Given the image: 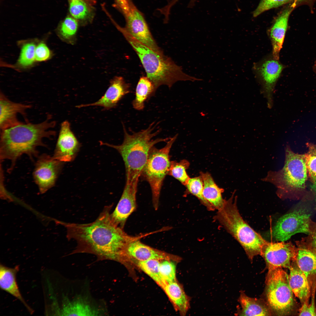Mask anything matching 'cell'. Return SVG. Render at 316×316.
Returning a JSON list of instances; mask_svg holds the SVG:
<instances>
[{
    "instance_id": "obj_1",
    "label": "cell",
    "mask_w": 316,
    "mask_h": 316,
    "mask_svg": "<svg viewBox=\"0 0 316 316\" xmlns=\"http://www.w3.org/2000/svg\"><path fill=\"white\" fill-rule=\"evenodd\" d=\"M113 205L106 206L93 222L85 224L63 223L68 239L76 241L74 253H91L100 258L117 260L124 257L125 250L130 241L142 237L129 236L111 220L110 212Z\"/></svg>"
},
{
    "instance_id": "obj_2",
    "label": "cell",
    "mask_w": 316,
    "mask_h": 316,
    "mask_svg": "<svg viewBox=\"0 0 316 316\" xmlns=\"http://www.w3.org/2000/svg\"><path fill=\"white\" fill-rule=\"evenodd\" d=\"M56 124V122L49 115L40 123L22 122L0 131V159L11 160V165L9 171L12 170L16 160L23 154H27L32 159L37 157V147L45 146L43 139L52 138L55 135L56 132L51 129Z\"/></svg>"
},
{
    "instance_id": "obj_3",
    "label": "cell",
    "mask_w": 316,
    "mask_h": 316,
    "mask_svg": "<svg viewBox=\"0 0 316 316\" xmlns=\"http://www.w3.org/2000/svg\"><path fill=\"white\" fill-rule=\"evenodd\" d=\"M157 125L153 122L147 128L130 134L127 132L122 123L124 139L121 144L115 145L100 142L101 145L115 149L121 155L125 165L126 182H138L151 148L155 144L161 142H167L169 139L170 138H166L152 139L161 131L160 129L153 131Z\"/></svg>"
},
{
    "instance_id": "obj_4",
    "label": "cell",
    "mask_w": 316,
    "mask_h": 316,
    "mask_svg": "<svg viewBox=\"0 0 316 316\" xmlns=\"http://www.w3.org/2000/svg\"><path fill=\"white\" fill-rule=\"evenodd\" d=\"M116 28L124 36L138 55L146 73L147 76L157 89L162 85L169 88L178 81H201V79L185 73L182 67L169 57L160 54L134 38L117 25Z\"/></svg>"
},
{
    "instance_id": "obj_5",
    "label": "cell",
    "mask_w": 316,
    "mask_h": 316,
    "mask_svg": "<svg viewBox=\"0 0 316 316\" xmlns=\"http://www.w3.org/2000/svg\"><path fill=\"white\" fill-rule=\"evenodd\" d=\"M235 193L225 200L214 218L239 243L252 260L255 256L260 255L262 247L267 241L243 219L238 209Z\"/></svg>"
},
{
    "instance_id": "obj_6",
    "label": "cell",
    "mask_w": 316,
    "mask_h": 316,
    "mask_svg": "<svg viewBox=\"0 0 316 316\" xmlns=\"http://www.w3.org/2000/svg\"><path fill=\"white\" fill-rule=\"evenodd\" d=\"M307 172L304 155L294 153L287 146L283 167L278 171H269L262 180L274 185L277 196L283 199L304 189Z\"/></svg>"
},
{
    "instance_id": "obj_7",
    "label": "cell",
    "mask_w": 316,
    "mask_h": 316,
    "mask_svg": "<svg viewBox=\"0 0 316 316\" xmlns=\"http://www.w3.org/2000/svg\"><path fill=\"white\" fill-rule=\"evenodd\" d=\"M267 304L276 315H288L294 305L293 293L289 283L288 275L278 268L268 269L266 280Z\"/></svg>"
},
{
    "instance_id": "obj_8",
    "label": "cell",
    "mask_w": 316,
    "mask_h": 316,
    "mask_svg": "<svg viewBox=\"0 0 316 316\" xmlns=\"http://www.w3.org/2000/svg\"><path fill=\"white\" fill-rule=\"evenodd\" d=\"M178 135L170 138L163 147L159 149L154 146L151 148L142 173L150 186L155 210L158 208L162 185L170 165V150Z\"/></svg>"
},
{
    "instance_id": "obj_9",
    "label": "cell",
    "mask_w": 316,
    "mask_h": 316,
    "mask_svg": "<svg viewBox=\"0 0 316 316\" xmlns=\"http://www.w3.org/2000/svg\"><path fill=\"white\" fill-rule=\"evenodd\" d=\"M310 216L307 208H296L279 219L270 231V237L277 241H284L298 233L308 234Z\"/></svg>"
},
{
    "instance_id": "obj_10",
    "label": "cell",
    "mask_w": 316,
    "mask_h": 316,
    "mask_svg": "<svg viewBox=\"0 0 316 316\" xmlns=\"http://www.w3.org/2000/svg\"><path fill=\"white\" fill-rule=\"evenodd\" d=\"M123 16L126 22L124 28L129 34L156 53L164 55L153 38L143 14L134 4Z\"/></svg>"
},
{
    "instance_id": "obj_11",
    "label": "cell",
    "mask_w": 316,
    "mask_h": 316,
    "mask_svg": "<svg viewBox=\"0 0 316 316\" xmlns=\"http://www.w3.org/2000/svg\"><path fill=\"white\" fill-rule=\"evenodd\" d=\"M297 248L291 242H267L261 249L260 255L264 259L268 269H289L292 261L296 260Z\"/></svg>"
},
{
    "instance_id": "obj_12",
    "label": "cell",
    "mask_w": 316,
    "mask_h": 316,
    "mask_svg": "<svg viewBox=\"0 0 316 316\" xmlns=\"http://www.w3.org/2000/svg\"><path fill=\"white\" fill-rule=\"evenodd\" d=\"M63 163L45 154L38 157L33 176L40 193H44L54 186L62 169Z\"/></svg>"
},
{
    "instance_id": "obj_13",
    "label": "cell",
    "mask_w": 316,
    "mask_h": 316,
    "mask_svg": "<svg viewBox=\"0 0 316 316\" xmlns=\"http://www.w3.org/2000/svg\"><path fill=\"white\" fill-rule=\"evenodd\" d=\"M80 147V143L71 130L69 122H63L53 157L63 162H71L76 157Z\"/></svg>"
},
{
    "instance_id": "obj_14",
    "label": "cell",
    "mask_w": 316,
    "mask_h": 316,
    "mask_svg": "<svg viewBox=\"0 0 316 316\" xmlns=\"http://www.w3.org/2000/svg\"><path fill=\"white\" fill-rule=\"evenodd\" d=\"M278 60L274 58L266 60L257 69L261 82L262 92L269 108L272 107L275 86L284 68L283 65Z\"/></svg>"
},
{
    "instance_id": "obj_15",
    "label": "cell",
    "mask_w": 316,
    "mask_h": 316,
    "mask_svg": "<svg viewBox=\"0 0 316 316\" xmlns=\"http://www.w3.org/2000/svg\"><path fill=\"white\" fill-rule=\"evenodd\" d=\"M138 183L126 182L120 200L115 210L110 214L112 221L123 229L128 218L136 208Z\"/></svg>"
},
{
    "instance_id": "obj_16",
    "label": "cell",
    "mask_w": 316,
    "mask_h": 316,
    "mask_svg": "<svg viewBox=\"0 0 316 316\" xmlns=\"http://www.w3.org/2000/svg\"><path fill=\"white\" fill-rule=\"evenodd\" d=\"M130 92V85L126 82L123 77L116 76L110 80L108 88L98 101L92 103L77 105L76 107L80 108L98 106L103 107L104 110L110 109L116 107L119 101Z\"/></svg>"
},
{
    "instance_id": "obj_17",
    "label": "cell",
    "mask_w": 316,
    "mask_h": 316,
    "mask_svg": "<svg viewBox=\"0 0 316 316\" xmlns=\"http://www.w3.org/2000/svg\"><path fill=\"white\" fill-rule=\"evenodd\" d=\"M140 238L129 242L126 246L125 256L133 258L138 262L150 260H179L180 258L156 249L141 242Z\"/></svg>"
},
{
    "instance_id": "obj_18",
    "label": "cell",
    "mask_w": 316,
    "mask_h": 316,
    "mask_svg": "<svg viewBox=\"0 0 316 316\" xmlns=\"http://www.w3.org/2000/svg\"><path fill=\"white\" fill-rule=\"evenodd\" d=\"M296 7L293 2L284 9L276 18L270 29L269 36L272 46L274 59L278 60L279 54L287 29L289 16Z\"/></svg>"
},
{
    "instance_id": "obj_19",
    "label": "cell",
    "mask_w": 316,
    "mask_h": 316,
    "mask_svg": "<svg viewBox=\"0 0 316 316\" xmlns=\"http://www.w3.org/2000/svg\"><path fill=\"white\" fill-rule=\"evenodd\" d=\"M0 131L18 125L22 123L17 118L18 114L25 117L26 111L30 105L13 102L1 93L0 94Z\"/></svg>"
},
{
    "instance_id": "obj_20",
    "label": "cell",
    "mask_w": 316,
    "mask_h": 316,
    "mask_svg": "<svg viewBox=\"0 0 316 316\" xmlns=\"http://www.w3.org/2000/svg\"><path fill=\"white\" fill-rule=\"evenodd\" d=\"M19 269L18 266L14 268L7 267L1 264L0 266V287L20 300L31 313L32 309L26 303L19 290L16 280V275Z\"/></svg>"
},
{
    "instance_id": "obj_21",
    "label": "cell",
    "mask_w": 316,
    "mask_h": 316,
    "mask_svg": "<svg viewBox=\"0 0 316 316\" xmlns=\"http://www.w3.org/2000/svg\"><path fill=\"white\" fill-rule=\"evenodd\" d=\"M289 269V283L293 294L303 303L308 302L310 294L308 279L297 265L291 264Z\"/></svg>"
},
{
    "instance_id": "obj_22",
    "label": "cell",
    "mask_w": 316,
    "mask_h": 316,
    "mask_svg": "<svg viewBox=\"0 0 316 316\" xmlns=\"http://www.w3.org/2000/svg\"><path fill=\"white\" fill-rule=\"evenodd\" d=\"M297 253L296 262L299 269L308 279L316 275V255L307 246L304 238L296 242Z\"/></svg>"
},
{
    "instance_id": "obj_23",
    "label": "cell",
    "mask_w": 316,
    "mask_h": 316,
    "mask_svg": "<svg viewBox=\"0 0 316 316\" xmlns=\"http://www.w3.org/2000/svg\"><path fill=\"white\" fill-rule=\"evenodd\" d=\"M200 176L203 183V197L215 209H219L226 200L222 195L223 190L217 185L209 173L201 172Z\"/></svg>"
},
{
    "instance_id": "obj_24",
    "label": "cell",
    "mask_w": 316,
    "mask_h": 316,
    "mask_svg": "<svg viewBox=\"0 0 316 316\" xmlns=\"http://www.w3.org/2000/svg\"><path fill=\"white\" fill-rule=\"evenodd\" d=\"M163 289L176 309L185 315L190 308V298L182 286L175 281L167 283Z\"/></svg>"
},
{
    "instance_id": "obj_25",
    "label": "cell",
    "mask_w": 316,
    "mask_h": 316,
    "mask_svg": "<svg viewBox=\"0 0 316 316\" xmlns=\"http://www.w3.org/2000/svg\"><path fill=\"white\" fill-rule=\"evenodd\" d=\"M68 2L69 15L76 20L79 25L84 26L92 23L95 15L94 6L81 0Z\"/></svg>"
},
{
    "instance_id": "obj_26",
    "label": "cell",
    "mask_w": 316,
    "mask_h": 316,
    "mask_svg": "<svg viewBox=\"0 0 316 316\" xmlns=\"http://www.w3.org/2000/svg\"><path fill=\"white\" fill-rule=\"evenodd\" d=\"M60 313L61 315L91 316L98 315L99 310L80 298L72 300L65 299Z\"/></svg>"
},
{
    "instance_id": "obj_27",
    "label": "cell",
    "mask_w": 316,
    "mask_h": 316,
    "mask_svg": "<svg viewBox=\"0 0 316 316\" xmlns=\"http://www.w3.org/2000/svg\"><path fill=\"white\" fill-rule=\"evenodd\" d=\"M242 310L241 316H270L271 310L269 307L260 300L249 297L243 292L239 298Z\"/></svg>"
},
{
    "instance_id": "obj_28",
    "label": "cell",
    "mask_w": 316,
    "mask_h": 316,
    "mask_svg": "<svg viewBox=\"0 0 316 316\" xmlns=\"http://www.w3.org/2000/svg\"><path fill=\"white\" fill-rule=\"evenodd\" d=\"M156 91L153 84L147 76L140 77L136 86L135 97L132 102L133 108L137 110H142L145 102L154 95Z\"/></svg>"
},
{
    "instance_id": "obj_29",
    "label": "cell",
    "mask_w": 316,
    "mask_h": 316,
    "mask_svg": "<svg viewBox=\"0 0 316 316\" xmlns=\"http://www.w3.org/2000/svg\"><path fill=\"white\" fill-rule=\"evenodd\" d=\"M79 25L76 20L68 15L59 24L58 28L59 34L63 40L71 44H74L77 40V34Z\"/></svg>"
},
{
    "instance_id": "obj_30",
    "label": "cell",
    "mask_w": 316,
    "mask_h": 316,
    "mask_svg": "<svg viewBox=\"0 0 316 316\" xmlns=\"http://www.w3.org/2000/svg\"><path fill=\"white\" fill-rule=\"evenodd\" d=\"M159 262L155 259L138 262V267L163 288L167 283L163 279L159 270Z\"/></svg>"
},
{
    "instance_id": "obj_31",
    "label": "cell",
    "mask_w": 316,
    "mask_h": 316,
    "mask_svg": "<svg viewBox=\"0 0 316 316\" xmlns=\"http://www.w3.org/2000/svg\"><path fill=\"white\" fill-rule=\"evenodd\" d=\"M185 186L188 192L196 197L209 210L214 211L215 210L203 197V183L200 176L190 178Z\"/></svg>"
},
{
    "instance_id": "obj_32",
    "label": "cell",
    "mask_w": 316,
    "mask_h": 316,
    "mask_svg": "<svg viewBox=\"0 0 316 316\" xmlns=\"http://www.w3.org/2000/svg\"><path fill=\"white\" fill-rule=\"evenodd\" d=\"M189 162L186 160H183L178 162L171 161L168 175L173 176L182 184L186 186L190 178L186 172V170L189 167Z\"/></svg>"
},
{
    "instance_id": "obj_33",
    "label": "cell",
    "mask_w": 316,
    "mask_h": 316,
    "mask_svg": "<svg viewBox=\"0 0 316 316\" xmlns=\"http://www.w3.org/2000/svg\"><path fill=\"white\" fill-rule=\"evenodd\" d=\"M35 46L34 43L29 42L22 47L18 59L19 64L23 67L32 65L35 59Z\"/></svg>"
},
{
    "instance_id": "obj_34",
    "label": "cell",
    "mask_w": 316,
    "mask_h": 316,
    "mask_svg": "<svg viewBox=\"0 0 316 316\" xmlns=\"http://www.w3.org/2000/svg\"><path fill=\"white\" fill-rule=\"evenodd\" d=\"M308 152L304 154L305 164L309 175L313 181L316 180V144L307 143Z\"/></svg>"
},
{
    "instance_id": "obj_35",
    "label": "cell",
    "mask_w": 316,
    "mask_h": 316,
    "mask_svg": "<svg viewBox=\"0 0 316 316\" xmlns=\"http://www.w3.org/2000/svg\"><path fill=\"white\" fill-rule=\"evenodd\" d=\"M173 260H165L160 263L159 270L163 279L166 283L176 281V265Z\"/></svg>"
},
{
    "instance_id": "obj_36",
    "label": "cell",
    "mask_w": 316,
    "mask_h": 316,
    "mask_svg": "<svg viewBox=\"0 0 316 316\" xmlns=\"http://www.w3.org/2000/svg\"><path fill=\"white\" fill-rule=\"evenodd\" d=\"M294 0H261L253 13V16L256 17L266 11L276 8L284 5L290 3Z\"/></svg>"
},
{
    "instance_id": "obj_37",
    "label": "cell",
    "mask_w": 316,
    "mask_h": 316,
    "mask_svg": "<svg viewBox=\"0 0 316 316\" xmlns=\"http://www.w3.org/2000/svg\"><path fill=\"white\" fill-rule=\"evenodd\" d=\"M308 236L304 238L308 247L316 255V222L311 219Z\"/></svg>"
},
{
    "instance_id": "obj_38",
    "label": "cell",
    "mask_w": 316,
    "mask_h": 316,
    "mask_svg": "<svg viewBox=\"0 0 316 316\" xmlns=\"http://www.w3.org/2000/svg\"><path fill=\"white\" fill-rule=\"evenodd\" d=\"M50 50L45 44L41 43L36 47L35 49V59L38 61H44L50 57Z\"/></svg>"
},
{
    "instance_id": "obj_39",
    "label": "cell",
    "mask_w": 316,
    "mask_h": 316,
    "mask_svg": "<svg viewBox=\"0 0 316 316\" xmlns=\"http://www.w3.org/2000/svg\"><path fill=\"white\" fill-rule=\"evenodd\" d=\"M303 303L299 310V316H316V309L314 298L312 299L310 304H308V302H304Z\"/></svg>"
},
{
    "instance_id": "obj_40",
    "label": "cell",
    "mask_w": 316,
    "mask_h": 316,
    "mask_svg": "<svg viewBox=\"0 0 316 316\" xmlns=\"http://www.w3.org/2000/svg\"><path fill=\"white\" fill-rule=\"evenodd\" d=\"M115 7L124 15L130 10L133 4L131 0H114Z\"/></svg>"
},
{
    "instance_id": "obj_41",
    "label": "cell",
    "mask_w": 316,
    "mask_h": 316,
    "mask_svg": "<svg viewBox=\"0 0 316 316\" xmlns=\"http://www.w3.org/2000/svg\"><path fill=\"white\" fill-rule=\"evenodd\" d=\"M296 7L302 5H306L312 10V8L316 0H294L293 2Z\"/></svg>"
},
{
    "instance_id": "obj_42",
    "label": "cell",
    "mask_w": 316,
    "mask_h": 316,
    "mask_svg": "<svg viewBox=\"0 0 316 316\" xmlns=\"http://www.w3.org/2000/svg\"><path fill=\"white\" fill-rule=\"evenodd\" d=\"M313 182V183L311 186L310 188L314 193L316 200V180Z\"/></svg>"
},
{
    "instance_id": "obj_43",
    "label": "cell",
    "mask_w": 316,
    "mask_h": 316,
    "mask_svg": "<svg viewBox=\"0 0 316 316\" xmlns=\"http://www.w3.org/2000/svg\"><path fill=\"white\" fill-rule=\"evenodd\" d=\"M68 0V1H72V0ZM83 0V1H85L86 2L88 3L89 4H91V5H93V6H94V5H95L96 3V2H97L96 0Z\"/></svg>"
},
{
    "instance_id": "obj_44",
    "label": "cell",
    "mask_w": 316,
    "mask_h": 316,
    "mask_svg": "<svg viewBox=\"0 0 316 316\" xmlns=\"http://www.w3.org/2000/svg\"><path fill=\"white\" fill-rule=\"evenodd\" d=\"M313 68L314 70L316 73V62L314 65Z\"/></svg>"
}]
</instances>
